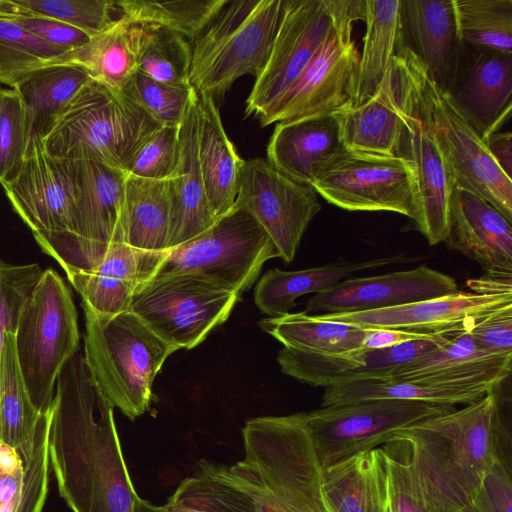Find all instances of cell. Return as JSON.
Here are the masks:
<instances>
[{
  "label": "cell",
  "mask_w": 512,
  "mask_h": 512,
  "mask_svg": "<svg viewBox=\"0 0 512 512\" xmlns=\"http://www.w3.org/2000/svg\"><path fill=\"white\" fill-rule=\"evenodd\" d=\"M114 406L76 353L60 372L50 407L49 460L72 512H136Z\"/></svg>",
  "instance_id": "cell-1"
},
{
  "label": "cell",
  "mask_w": 512,
  "mask_h": 512,
  "mask_svg": "<svg viewBox=\"0 0 512 512\" xmlns=\"http://www.w3.org/2000/svg\"><path fill=\"white\" fill-rule=\"evenodd\" d=\"M244 457L211 471L246 494L257 512H327L322 467L301 413L262 416L242 429Z\"/></svg>",
  "instance_id": "cell-2"
},
{
  "label": "cell",
  "mask_w": 512,
  "mask_h": 512,
  "mask_svg": "<svg viewBox=\"0 0 512 512\" xmlns=\"http://www.w3.org/2000/svg\"><path fill=\"white\" fill-rule=\"evenodd\" d=\"M495 387L481 399L399 431L420 481L441 512H467L495 462ZM392 440V441H393Z\"/></svg>",
  "instance_id": "cell-3"
},
{
  "label": "cell",
  "mask_w": 512,
  "mask_h": 512,
  "mask_svg": "<svg viewBox=\"0 0 512 512\" xmlns=\"http://www.w3.org/2000/svg\"><path fill=\"white\" fill-rule=\"evenodd\" d=\"M161 127L126 93L91 79L41 142L52 158L91 159L127 172L139 148Z\"/></svg>",
  "instance_id": "cell-4"
},
{
  "label": "cell",
  "mask_w": 512,
  "mask_h": 512,
  "mask_svg": "<svg viewBox=\"0 0 512 512\" xmlns=\"http://www.w3.org/2000/svg\"><path fill=\"white\" fill-rule=\"evenodd\" d=\"M287 0H227L190 41V86L215 102L244 75L263 71Z\"/></svg>",
  "instance_id": "cell-5"
},
{
  "label": "cell",
  "mask_w": 512,
  "mask_h": 512,
  "mask_svg": "<svg viewBox=\"0 0 512 512\" xmlns=\"http://www.w3.org/2000/svg\"><path fill=\"white\" fill-rule=\"evenodd\" d=\"M82 308L87 367L111 404L135 420L149 409L154 379L177 349L130 310L101 316L83 303Z\"/></svg>",
  "instance_id": "cell-6"
},
{
  "label": "cell",
  "mask_w": 512,
  "mask_h": 512,
  "mask_svg": "<svg viewBox=\"0 0 512 512\" xmlns=\"http://www.w3.org/2000/svg\"><path fill=\"white\" fill-rule=\"evenodd\" d=\"M402 133L398 155L415 171V228L430 245L448 234L449 202L454 186L448 162L436 138L422 79L423 63L406 45L394 56Z\"/></svg>",
  "instance_id": "cell-7"
},
{
  "label": "cell",
  "mask_w": 512,
  "mask_h": 512,
  "mask_svg": "<svg viewBox=\"0 0 512 512\" xmlns=\"http://www.w3.org/2000/svg\"><path fill=\"white\" fill-rule=\"evenodd\" d=\"M77 316L69 286L54 269L43 270L20 309L14 333L24 382L41 413L50 410L57 378L78 351Z\"/></svg>",
  "instance_id": "cell-8"
},
{
  "label": "cell",
  "mask_w": 512,
  "mask_h": 512,
  "mask_svg": "<svg viewBox=\"0 0 512 512\" xmlns=\"http://www.w3.org/2000/svg\"><path fill=\"white\" fill-rule=\"evenodd\" d=\"M1 185L43 252L66 275L82 270L73 229L75 181L70 162L50 157L41 140L31 137L20 170Z\"/></svg>",
  "instance_id": "cell-9"
},
{
  "label": "cell",
  "mask_w": 512,
  "mask_h": 512,
  "mask_svg": "<svg viewBox=\"0 0 512 512\" xmlns=\"http://www.w3.org/2000/svg\"><path fill=\"white\" fill-rule=\"evenodd\" d=\"M275 257L279 252L268 234L235 203L203 233L166 251L153 277L195 275L241 295Z\"/></svg>",
  "instance_id": "cell-10"
},
{
  "label": "cell",
  "mask_w": 512,
  "mask_h": 512,
  "mask_svg": "<svg viewBox=\"0 0 512 512\" xmlns=\"http://www.w3.org/2000/svg\"><path fill=\"white\" fill-rule=\"evenodd\" d=\"M240 296L195 275L157 276L137 289L129 310L177 350L192 349L229 318Z\"/></svg>",
  "instance_id": "cell-11"
},
{
  "label": "cell",
  "mask_w": 512,
  "mask_h": 512,
  "mask_svg": "<svg viewBox=\"0 0 512 512\" xmlns=\"http://www.w3.org/2000/svg\"><path fill=\"white\" fill-rule=\"evenodd\" d=\"M455 406L398 399H374L330 405L302 412V419L322 468L383 446L424 419Z\"/></svg>",
  "instance_id": "cell-12"
},
{
  "label": "cell",
  "mask_w": 512,
  "mask_h": 512,
  "mask_svg": "<svg viewBox=\"0 0 512 512\" xmlns=\"http://www.w3.org/2000/svg\"><path fill=\"white\" fill-rule=\"evenodd\" d=\"M336 25L353 30L344 0H287L268 61L246 100V116L260 121L271 111Z\"/></svg>",
  "instance_id": "cell-13"
},
{
  "label": "cell",
  "mask_w": 512,
  "mask_h": 512,
  "mask_svg": "<svg viewBox=\"0 0 512 512\" xmlns=\"http://www.w3.org/2000/svg\"><path fill=\"white\" fill-rule=\"evenodd\" d=\"M311 187L348 211H389L414 216L416 177L399 155L344 149L321 169Z\"/></svg>",
  "instance_id": "cell-14"
},
{
  "label": "cell",
  "mask_w": 512,
  "mask_h": 512,
  "mask_svg": "<svg viewBox=\"0 0 512 512\" xmlns=\"http://www.w3.org/2000/svg\"><path fill=\"white\" fill-rule=\"evenodd\" d=\"M433 129L448 162L454 186L464 188L491 204L512 221V179L492 157L485 141L467 122L448 94L422 67Z\"/></svg>",
  "instance_id": "cell-15"
},
{
  "label": "cell",
  "mask_w": 512,
  "mask_h": 512,
  "mask_svg": "<svg viewBox=\"0 0 512 512\" xmlns=\"http://www.w3.org/2000/svg\"><path fill=\"white\" fill-rule=\"evenodd\" d=\"M317 192L271 166L267 160H245L235 203L246 209L268 234L279 258L290 263L315 215Z\"/></svg>",
  "instance_id": "cell-16"
},
{
  "label": "cell",
  "mask_w": 512,
  "mask_h": 512,
  "mask_svg": "<svg viewBox=\"0 0 512 512\" xmlns=\"http://www.w3.org/2000/svg\"><path fill=\"white\" fill-rule=\"evenodd\" d=\"M359 57L352 33L335 27L293 86L259 121L261 127L354 106Z\"/></svg>",
  "instance_id": "cell-17"
},
{
  "label": "cell",
  "mask_w": 512,
  "mask_h": 512,
  "mask_svg": "<svg viewBox=\"0 0 512 512\" xmlns=\"http://www.w3.org/2000/svg\"><path fill=\"white\" fill-rule=\"evenodd\" d=\"M461 330L434 332L426 337L383 349L322 354L282 348L281 371L301 382L324 388L364 380H388L398 370L446 344Z\"/></svg>",
  "instance_id": "cell-18"
},
{
  "label": "cell",
  "mask_w": 512,
  "mask_h": 512,
  "mask_svg": "<svg viewBox=\"0 0 512 512\" xmlns=\"http://www.w3.org/2000/svg\"><path fill=\"white\" fill-rule=\"evenodd\" d=\"M70 162L75 181L74 234L82 270L95 266L108 248L126 243L125 171L91 159Z\"/></svg>",
  "instance_id": "cell-19"
},
{
  "label": "cell",
  "mask_w": 512,
  "mask_h": 512,
  "mask_svg": "<svg viewBox=\"0 0 512 512\" xmlns=\"http://www.w3.org/2000/svg\"><path fill=\"white\" fill-rule=\"evenodd\" d=\"M444 91L486 141L511 117L512 54L461 43Z\"/></svg>",
  "instance_id": "cell-20"
},
{
  "label": "cell",
  "mask_w": 512,
  "mask_h": 512,
  "mask_svg": "<svg viewBox=\"0 0 512 512\" xmlns=\"http://www.w3.org/2000/svg\"><path fill=\"white\" fill-rule=\"evenodd\" d=\"M458 291L453 277L421 265L368 277H350L315 294L306 304L310 315L378 310L445 296Z\"/></svg>",
  "instance_id": "cell-21"
},
{
  "label": "cell",
  "mask_w": 512,
  "mask_h": 512,
  "mask_svg": "<svg viewBox=\"0 0 512 512\" xmlns=\"http://www.w3.org/2000/svg\"><path fill=\"white\" fill-rule=\"evenodd\" d=\"M510 305L512 294L481 295L456 291L390 308L318 316L372 329L446 332L470 329L480 319Z\"/></svg>",
  "instance_id": "cell-22"
},
{
  "label": "cell",
  "mask_w": 512,
  "mask_h": 512,
  "mask_svg": "<svg viewBox=\"0 0 512 512\" xmlns=\"http://www.w3.org/2000/svg\"><path fill=\"white\" fill-rule=\"evenodd\" d=\"M446 244L479 263L489 274L512 275V227L478 195L453 186Z\"/></svg>",
  "instance_id": "cell-23"
},
{
  "label": "cell",
  "mask_w": 512,
  "mask_h": 512,
  "mask_svg": "<svg viewBox=\"0 0 512 512\" xmlns=\"http://www.w3.org/2000/svg\"><path fill=\"white\" fill-rule=\"evenodd\" d=\"M165 254L115 244L95 266L72 272L67 278L92 312L116 315L129 310L135 292L155 275Z\"/></svg>",
  "instance_id": "cell-24"
},
{
  "label": "cell",
  "mask_w": 512,
  "mask_h": 512,
  "mask_svg": "<svg viewBox=\"0 0 512 512\" xmlns=\"http://www.w3.org/2000/svg\"><path fill=\"white\" fill-rule=\"evenodd\" d=\"M344 149L335 115L324 114L276 123L266 153L279 172L311 186L327 162Z\"/></svg>",
  "instance_id": "cell-25"
},
{
  "label": "cell",
  "mask_w": 512,
  "mask_h": 512,
  "mask_svg": "<svg viewBox=\"0 0 512 512\" xmlns=\"http://www.w3.org/2000/svg\"><path fill=\"white\" fill-rule=\"evenodd\" d=\"M404 43L445 90L453 73L460 40L454 0H401Z\"/></svg>",
  "instance_id": "cell-26"
},
{
  "label": "cell",
  "mask_w": 512,
  "mask_h": 512,
  "mask_svg": "<svg viewBox=\"0 0 512 512\" xmlns=\"http://www.w3.org/2000/svg\"><path fill=\"white\" fill-rule=\"evenodd\" d=\"M198 94L193 93L179 125L180 159L172 178L173 213L169 249L207 230L217 219L204 188L198 161Z\"/></svg>",
  "instance_id": "cell-27"
},
{
  "label": "cell",
  "mask_w": 512,
  "mask_h": 512,
  "mask_svg": "<svg viewBox=\"0 0 512 512\" xmlns=\"http://www.w3.org/2000/svg\"><path fill=\"white\" fill-rule=\"evenodd\" d=\"M50 410L31 438L13 447L0 442V512H42L48 492Z\"/></svg>",
  "instance_id": "cell-28"
},
{
  "label": "cell",
  "mask_w": 512,
  "mask_h": 512,
  "mask_svg": "<svg viewBox=\"0 0 512 512\" xmlns=\"http://www.w3.org/2000/svg\"><path fill=\"white\" fill-rule=\"evenodd\" d=\"M197 147L206 196L218 218L235 204L245 160L228 138L216 102L202 94H198Z\"/></svg>",
  "instance_id": "cell-29"
},
{
  "label": "cell",
  "mask_w": 512,
  "mask_h": 512,
  "mask_svg": "<svg viewBox=\"0 0 512 512\" xmlns=\"http://www.w3.org/2000/svg\"><path fill=\"white\" fill-rule=\"evenodd\" d=\"M387 465L382 447L322 468L327 512H387Z\"/></svg>",
  "instance_id": "cell-30"
},
{
  "label": "cell",
  "mask_w": 512,
  "mask_h": 512,
  "mask_svg": "<svg viewBox=\"0 0 512 512\" xmlns=\"http://www.w3.org/2000/svg\"><path fill=\"white\" fill-rule=\"evenodd\" d=\"M334 115L345 149L398 155L402 125L398 112L394 58L370 98Z\"/></svg>",
  "instance_id": "cell-31"
},
{
  "label": "cell",
  "mask_w": 512,
  "mask_h": 512,
  "mask_svg": "<svg viewBox=\"0 0 512 512\" xmlns=\"http://www.w3.org/2000/svg\"><path fill=\"white\" fill-rule=\"evenodd\" d=\"M407 261L402 255L382 257L362 262L337 261L319 267L297 271L268 270L257 282L254 300L269 317L289 313L295 300L305 294L322 293L355 272Z\"/></svg>",
  "instance_id": "cell-32"
},
{
  "label": "cell",
  "mask_w": 512,
  "mask_h": 512,
  "mask_svg": "<svg viewBox=\"0 0 512 512\" xmlns=\"http://www.w3.org/2000/svg\"><path fill=\"white\" fill-rule=\"evenodd\" d=\"M172 178L146 179L127 174L125 208L129 246L151 253L168 251L173 213Z\"/></svg>",
  "instance_id": "cell-33"
},
{
  "label": "cell",
  "mask_w": 512,
  "mask_h": 512,
  "mask_svg": "<svg viewBox=\"0 0 512 512\" xmlns=\"http://www.w3.org/2000/svg\"><path fill=\"white\" fill-rule=\"evenodd\" d=\"M364 21L365 34L354 106L372 96L394 56L405 45L401 0H365Z\"/></svg>",
  "instance_id": "cell-34"
},
{
  "label": "cell",
  "mask_w": 512,
  "mask_h": 512,
  "mask_svg": "<svg viewBox=\"0 0 512 512\" xmlns=\"http://www.w3.org/2000/svg\"><path fill=\"white\" fill-rule=\"evenodd\" d=\"M494 387L489 384L364 380L326 387L321 407L374 399L410 400L447 406L467 405L481 399Z\"/></svg>",
  "instance_id": "cell-35"
},
{
  "label": "cell",
  "mask_w": 512,
  "mask_h": 512,
  "mask_svg": "<svg viewBox=\"0 0 512 512\" xmlns=\"http://www.w3.org/2000/svg\"><path fill=\"white\" fill-rule=\"evenodd\" d=\"M89 80L84 70L72 65L46 66L24 76L13 89L21 100L30 138L42 140Z\"/></svg>",
  "instance_id": "cell-36"
},
{
  "label": "cell",
  "mask_w": 512,
  "mask_h": 512,
  "mask_svg": "<svg viewBox=\"0 0 512 512\" xmlns=\"http://www.w3.org/2000/svg\"><path fill=\"white\" fill-rule=\"evenodd\" d=\"M133 27L132 22L119 17L112 27L83 46L53 58L46 66H76L92 80L122 91L137 72Z\"/></svg>",
  "instance_id": "cell-37"
},
{
  "label": "cell",
  "mask_w": 512,
  "mask_h": 512,
  "mask_svg": "<svg viewBox=\"0 0 512 512\" xmlns=\"http://www.w3.org/2000/svg\"><path fill=\"white\" fill-rule=\"evenodd\" d=\"M259 326L284 347L303 352L337 354L362 348L371 328L325 320L305 311L268 317Z\"/></svg>",
  "instance_id": "cell-38"
},
{
  "label": "cell",
  "mask_w": 512,
  "mask_h": 512,
  "mask_svg": "<svg viewBox=\"0 0 512 512\" xmlns=\"http://www.w3.org/2000/svg\"><path fill=\"white\" fill-rule=\"evenodd\" d=\"M136 512H257L239 489L204 467L185 478L162 505L138 497Z\"/></svg>",
  "instance_id": "cell-39"
},
{
  "label": "cell",
  "mask_w": 512,
  "mask_h": 512,
  "mask_svg": "<svg viewBox=\"0 0 512 512\" xmlns=\"http://www.w3.org/2000/svg\"><path fill=\"white\" fill-rule=\"evenodd\" d=\"M137 71L160 82L191 87L190 41L175 32L148 24L133 23Z\"/></svg>",
  "instance_id": "cell-40"
},
{
  "label": "cell",
  "mask_w": 512,
  "mask_h": 512,
  "mask_svg": "<svg viewBox=\"0 0 512 512\" xmlns=\"http://www.w3.org/2000/svg\"><path fill=\"white\" fill-rule=\"evenodd\" d=\"M43 413L34 406L19 366L14 332L5 335L0 369V442L17 447L33 435Z\"/></svg>",
  "instance_id": "cell-41"
},
{
  "label": "cell",
  "mask_w": 512,
  "mask_h": 512,
  "mask_svg": "<svg viewBox=\"0 0 512 512\" xmlns=\"http://www.w3.org/2000/svg\"><path fill=\"white\" fill-rule=\"evenodd\" d=\"M227 0L114 1L120 17L160 27L193 40Z\"/></svg>",
  "instance_id": "cell-42"
},
{
  "label": "cell",
  "mask_w": 512,
  "mask_h": 512,
  "mask_svg": "<svg viewBox=\"0 0 512 512\" xmlns=\"http://www.w3.org/2000/svg\"><path fill=\"white\" fill-rule=\"evenodd\" d=\"M461 43L512 54V0H454Z\"/></svg>",
  "instance_id": "cell-43"
},
{
  "label": "cell",
  "mask_w": 512,
  "mask_h": 512,
  "mask_svg": "<svg viewBox=\"0 0 512 512\" xmlns=\"http://www.w3.org/2000/svg\"><path fill=\"white\" fill-rule=\"evenodd\" d=\"M8 18L37 15L51 18L82 30L90 37L112 27L118 18L114 1L108 0H4Z\"/></svg>",
  "instance_id": "cell-44"
},
{
  "label": "cell",
  "mask_w": 512,
  "mask_h": 512,
  "mask_svg": "<svg viewBox=\"0 0 512 512\" xmlns=\"http://www.w3.org/2000/svg\"><path fill=\"white\" fill-rule=\"evenodd\" d=\"M62 50L11 18L0 17V83L13 88L28 73L45 67Z\"/></svg>",
  "instance_id": "cell-45"
},
{
  "label": "cell",
  "mask_w": 512,
  "mask_h": 512,
  "mask_svg": "<svg viewBox=\"0 0 512 512\" xmlns=\"http://www.w3.org/2000/svg\"><path fill=\"white\" fill-rule=\"evenodd\" d=\"M381 447L387 465V512H441L420 481L410 444L393 440Z\"/></svg>",
  "instance_id": "cell-46"
},
{
  "label": "cell",
  "mask_w": 512,
  "mask_h": 512,
  "mask_svg": "<svg viewBox=\"0 0 512 512\" xmlns=\"http://www.w3.org/2000/svg\"><path fill=\"white\" fill-rule=\"evenodd\" d=\"M142 106L162 126L179 127L193 88L178 87L136 72L122 90Z\"/></svg>",
  "instance_id": "cell-47"
},
{
  "label": "cell",
  "mask_w": 512,
  "mask_h": 512,
  "mask_svg": "<svg viewBox=\"0 0 512 512\" xmlns=\"http://www.w3.org/2000/svg\"><path fill=\"white\" fill-rule=\"evenodd\" d=\"M30 141L25 115L17 92L4 89L0 102V184L20 170Z\"/></svg>",
  "instance_id": "cell-48"
},
{
  "label": "cell",
  "mask_w": 512,
  "mask_h": 512,
  "mask_svg": "<svg viewBox=\"0 0 512 512\" xmlns=\"http://www.w3.org/2000/svg\"><path fill=\"white\" fill-rule=\"evenodd\" d=\"M42 272L36 263L14 265L0 258V369L5 335L15 333L20 309Z\"/></svg>",
  "instance_id": "cell-49"
},
{
  "label": "cell",
  "mask_w": 512,
  "mask_h": 512,
  "mask_svg": "<svg viewBox=\"0 0 512 512\" xmlns=\"http://www.w3.org/2000/svg\"><path fill=\"white\" fill-rule=\"evenodd\" d=\"M179 159V127L162 126L139 148L126 173L146 179L172 178Z\"/></svg>",
  "instance_id": "cell-50"
},
{
  "label": "cell",
  "mask_w": 512,
  "mask_h": 512,
  "mask_svg": "<svg viewBox=\"0 0 512 512\" xmlns=\"http://www.w3.org/2000/svg\"><path fill=\"white\" fill-rule=\"evenodd\" d=\"M469 332L480 351L497 356L512 354V305L480 319Z\"/></svg>",
  "instance_id": "cell-51"
},
{
  "label": "cell",
  "mask_w": 512,
  "mask_h": 512,
  "mask_svg": "<svg viewBox=\"0 0 512 512\" xmlns=\"http://www.w3.org/2000/svg\"><path fill=\"white\" fill-rule=\"evenodd\" d=\"M512 471L495 460L467 512H511Z\"/></svg>",
  "instance_id": "cell-52"
},
{
  "label": "cell",
  "mask_w": 512,
  "mask_h": 512,
  "mask_svg": "<svg viewBox=\"0 0 512 512\" xmlns=\"http://www.w3.org/2000/svg\"><path fill=\"white\" fill-rule=\"evenodd\" d=\"M11 19L65 53L83 46L91 38L80 29L43 16L27 14L14 16Z\"/></svg>",
  "instance_id": "cell-53"
},
{
  "label": "cell",
  "mask_w": 512,
  "mask_h": 512,
  "mask_svg": "<svg viewBox=\"0 0 512 512\" xmlns=\"http://www.w3.org/2000/svg\"><path fill=\"white\" fill-rule=\"evenodd\" d=\"M434 332H421L401 329H370L365 335L362 348L383 349L403 342L419 339Z\"/></svg>",
  "instance_id": "cell-54"
},
{
  "label": "cell",
  "mask_w": 512,
  "mask_h": 512,
  "mask_svg": "<svg viewBox=\"0 0 512 512\" xmlns=\"http://www.w3.org/2000/svg\"><path fill=\"white\" fill-rule=\"evenodd\" d=\"M492 157L512 179V134L508 131H497L485 141Z\"/></svg>",
  "instance_id": "cell-55"
},
{
  "label": "cell",
  "mask_w": 512,
  "mask_h": 512,
  "mask_svg": "<svg viewBox=\"0 0 512 512\" xmlns=\"http://www.w3.org/2000/svg\"><path fill=\"white\" fill-rule=\"evenodd\" d=\"M467 285L476 294H512V275L487 273L486 276L481 278L468 280Z\"/></svg>",
  "instance_id": "cell-56"
},
{
  "label": "cell",
  "mask_w": 512,
  "mask_h": 512,
  "mask_svg": "<svg viewBox=\"0 0 512 512\" xmlns=\"http://www.w3.org/2000/svg\"><path fill=\"white\" fill-rule=\"evenodd\" d=\"M3 90L4 89L0 87V102H1V97H2Z\"/></svg>",
  "instance_id": "cell-57"
}]
</instances>
